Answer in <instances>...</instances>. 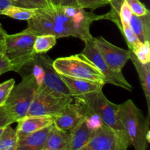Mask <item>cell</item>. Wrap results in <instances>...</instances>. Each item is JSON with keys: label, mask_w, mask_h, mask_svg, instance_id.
Listing matches in <instances>:
<instances>
[{"label": "cell", "mask_w": 150, "mask_h": 150, "mask_svg": "<svg viewBox=\"0 0 150 150\" xmlns=\"http://www.w3.org/2000/svg\"><path fill=\"white\" fill-rule=\"evenodd\" d=\"M102 19H107V14L96 15L78 6L50 4L36 9L25 30L36 35H52L57 39L75 37L85 42L92 38L89 30L91 24Z\"/></svg>", "instance_id": "obj_1"}, {"label": "cell", "mask_w": 150, "mask_h": 150, "mask_svg": "<svg viewBox=\"0 0 150 150\" xmlns=\"http://www.w3.org/2000/svg\"><path fill=\"white\" fill-rule=\"evenodd\" d=\"M117 115L135 149H147L150 143L149 119H145L142 111L131 100L119 104Z\"/></svg>", "instance_id": "obj_2"}, {"label": "cell", "mask_w": 150, "mask_h": 150, "mask_svg": "<svg viewBox=\"0 0 150 150\" xmlns=\"http://www.w3.org/2000/svg\"><path fill=\"white\" fill-rule=\"evenodd\" d=\"M36 37V35L25 29L13 35L7 34L4 37L1 52L10 60L15 72L20 73L34 61L38 54L33 47Z\"/></svg>", "instance_id": "obj_3"}, {"label": "cell", "mask_w": 150, "mask_h": 150, "mask_svg": "<svg viewBox=\"0 0 150 150\" xmlns=\"http://www.w3.org/2000/svg\"><path fill=\"white\" fill-rule=\"evenodd\" d=\"M22 78L18 84L14 85L4 105L6 111L16 122L26 116L38 88L31 72L22 76Z\"/></svg>", "instance_id": "obj_4"}, {"label": "cell", "mask_w": 150, "mask_h": 150, "mask_svg": "<svg viewBox=\"0 0 150 150\" xmlns=\"http://www.w3.org/2000/svg\"><path fill=\"white\" fill-rule=\"evenodd\" d=\"M73 98L81 101L88 114L94 113L97 114L103 124L115 130H124L117 115L119 105L108 100L103 90L96 91Z\"/></svg>", "instance_id": "obj_5"}, {"label": "cell", "mask_w": 150, "mask_h": 150, "mask_svg": "<svg viewBox=\"0 0 150 150\" xmlns=\"http://www.w3.org/2000/svg\"><path fill=\"white\" fill-rule=\"evenodd\" d=\"M53 66L60 75L105 83L102 73L81 54L57 59L53 61Z\"/></svg>", "instance_id": "obj_6"}, {"label": "cell", "mask_w": 150, "mask_h": 150, "mask_svg": "<svg viewBox=\"0 0 150 150\" xmlns=\"http://www.w3.org/2000/svg\"><path fill=\"white\" fill-rule=\"evenodd\" d=\"M73 101V97L59 95L43 86H38L26 116L54 117Z\"/></svg>", "instance_id": "obj_7"}, {"label": "cell", "mask_w": 150, "mask_h": 150, "mask_svg": "<svg viewBox=\"0 0 150 150\" xmlns=\"http://www.w3.org/2000/svg\"><path fill=\"white\" fill-rule=\"evenodd\" d=\"M130 144L125 130H117L102 124L94 130L90 140L82 150H126Z\"/></svg>", "instance_id": "obj_8"}, {"label": "cell", "mask_w": 150, "mask_h": 150, "mask_svg": "<svg viewBox=\"0 0 150 150\" xmlns=\"http://www.w3.org/2000/svg\"><path fill=\"white\" fill-rule=\"evenodd\" d=\"M85 47L81 54L91 62L104 76L105 83H111L114 86H120L129 92L133 91V86L127 81L122 72H116L111 70L103 57L101 55L98 47L94 42L93 37L85 41Z\"/></svg>", "instance_id": "obj_9"}, {"label": "cell", "mask_w": 150, "mask_h": 150, "mask_svg": "<svg viewBox=\"0 0 150 150\" xmlns=\"http://www.w3.org/2000/svg\"><path fill=\"white\" fill-rule=\"evenodd\" d=\"M73 99L76 101L75 103H70L62 111L53 117L54 126L60 130L70 131L88 116L87 111L81 101L76 98Z\"/></svg>", "instance_id": "obj_10"}, {"label": "cell", "mask_w": 150, "mask_h": 150, "mask_svg": "<svg viewBox=\"0 0 150 150\" xmlns=\"http://www.w3.org/2000/svg\"><path fill=\"white\" fill-rule=\"evenodd\" d=\"M35 60L40 64L44 70V79L42 84L44 87L57 95L73 97L69 88L54 69L53 60L50 57L43 54H38Z\"/></svg>", "instance_id": "obj_11"}, {"label": "cell", "mask_w": 150, "mask_h": 150, "mask_svg": "<svg viewBox=\"0 0 150 150\" xmlns=\"http://www.w3.org/2000/svg\"><path fill=\"white\" fill-rule=\"evenodd\" d=\"M93 40L104 60L111 70L122 72L123 67L130 59V50L127 51L116 46L102 37H93Z\"/></svg>", "instance_id": "obj_12"}, {"label": "cell", "mask_w": 150, "mask_h": 150, "mask_svg": "<svg viewBox=\"0 0 150 150\" xmlns=\"http://www.w3.org/2000/svg\"><path fill=\"white\" fill-rule=\"evenodd\" d=\"M60 76L70 90L73 98L96 91L103 90V87L105 85V83L102 82L88 79H78L63 75H60Z\"/></svg>", "instance_id": "obj_13"}, {"label": "cell", "mask_w": 150, "mask_h": 150, "mask_svg": "<svg viewBox=\"0 0 150 150\" xmlns=\"http://www.w3.org/2000/svg\"><path fill=\"white\" fill-rule=\"evenodd\" d=\"M17 122L18 126L16 130L18 139L54 124L53 117L48 116H26Z\"/></svg>", "instance_id": "obj_14"}, {"label": "cell", "mask_w": 150, "mask_h": 150, "mask_svg": "<svg viewBox=\"0 0 150 150\" xmlns=\"http://www.w3.org/2000/svg\"><path fill=\"white\" fill-rule=\"evenodd\" d=\"M54 124L18 139L16 150H43Z\"/></svg>", "instance_id": "obj_15"}, {"label": "cell", "mask_w": 150, "mask_h": 150, "mask_svg": "<svg viewBox=\"0 0 150 150\" xmlns=\"http://www.w3.org/2000/svg\"><path fill=\"white\" fill-rule=\"evenodd\" d=\"M94 130L88 126L86 119L70 130V143L67 150H82L89 142Z\"/></svg>", "instance_id": "obj_16"}, {"label": "cell", "mask_w": 150, "mask_h": 150, "mask_svg": "<svg viewBox=\"0 0 150 150\" xmlns=\"http://www.w3.org/2000/svg\"><path fill=\"white\" fill-rule=\"evenodd\" d=\"M130 59L133 62L138 75L144 95L146 97L148 107V119H149L150 111V62L143 64L138 60L134 53L130 50Z\"/></svg>", "instance_id": "obj_17"}, {"label": "cell", "mask_w": 150, "mask_h": 150, "mask_svg": "<svg viewBox=\"0 0 150 150\" xmlns=\"http://www.w3.org/2000/svg\"><path fill=\"white\" fill-rule=\"evenodd\" d=\"M70 139V131L60 130L53 125L43 150H67Z\"/></svg>", "instance_id": "obj_18"}, {"label": "cell", "mask_w": 150, "mask_h": 150, "mask_svg": "<svg viewBox=\"0 0 150 150\" xmlns=\"http://www.w3.org/2000/svg\"><path fill=\"white\" fill-rule=\"evenodd\" d=\"M130 26L142 43L150 41V13L143 16L132 14Z\"/></svg>", "instance_id": "obj_19"}, {"label": "cell", "mask_w": 150, "mask_h": 150, "mask_svg": "<svg viewBox=\"0 0 150 150\" xmlns=\"http://www.w3.org/2000/svg\"><path fill=\"white\" fill-rule=\"evenodd\" d=\"M36 9L27 8L18 5H10L7 7L1 13V16H5L18 21L30 20L35 14Z\"/></svg>", "instance_id": "obj_20"}, {"label": "cell", "mask_w": 150, "mask_h": 150, "mask_svg": "<svg viewBox=\"0 0 150 150\" xmlns=\"http://www.w3.org/2000/svg\"><path fill=\"white\" fill-rule=\"evenodd\" d=\"M11 125L5 126L0 136V150H16L18 142V136L16 130Z\"/></svg>", "instance_id": "obj_21"}, {"label": "cell", "mask_w": 150, "mask_h": 150, "mask_svg": "<svg viewBox=\"0 0 150 150\" xmlns=\"http://www.w3.org/2000/svg\"><path fill=\"white\" fill-rule=\"evenodd\" d=\"M57 38L52 35H37L34 42V50L36 54H45L57 43Z\"/></svg>", "instance_id": "obj_22"}, {"label": "cell", "mask_w": 150, "mask_h": 150, "mask_svg": "<svg viewBox=\"0 0 150 150\" xmlns=\"http://www.w3.org/2000/svg\"><path fill=\"white\" fill-rule=\"evenodd\" d=\"M117 26L125 39L129 50L133 52L136 51V50L142 45V42L137 38L132 28L130 27V23H120Z\"/></svg>", "instance_id": "obj_23"}, {"label": "cell", "mask_w": 150, "mask_h": 150, "mask_svg": "<svg viewBox=\"0 0 150 150\" xmlns=\"http://www.w3.org/2000/svg\"><path fill=\"white\" fill-rule=\"evenodd\" d=\"M112 0H76L78 7L86 9H90L94 10L99 7L110 4Z\"/></svg>", "instance_id": "obj_24"}, {"label": "cell", "mask_w": 150, "mask_h": 150, "mask_svg": "<svg viewBox=\"0 0 150 150\" xmlns=\"http://www.w3.org/2000/svg\"><path fill=\"white\" fill-rule=\"evenodd\" d=\"M138 60L143 64L150 62V42L149 41L142 43V45L133 52Z\"/></svg>", "instance_id": "obj_25"}, {"label": "cell", "mask_w": 150, "mask_h": 150, "mask_svg": "<svg viewBox=\"0 0 150 150\" xmlns=\"http://www.w3.org/2000/svg\"><path fill=\"white\" fill-rule=\"evenodd\" d=\"M14 85L15 80L13 79L0 83V107L4 105Z\"/></svg>", "instance_id": "obj_26"}, {"label": "cell", "mask_w": 150, "mask_h": 150, "mask_svg": "<svg viewBox=\"0 0 150 150\" xmlns=\"http://www.w3.org/2000/svg\"><path fill=\"white\" fill-rule=\"evenodd\" d=\"M131 10L132 13L138 16H143L149 13V10L140 0H125Z\"/></svg>", "instance_id": "obj_27"}, {"label": "cell", "mask_w": 150, "mask_h": 150, "mask_svg": "<svg viewBox=\"0 0 150 150\" xmlns=\"http://www.w3.org/2000/svg\"><path fill=\"white\" fill-rule=\"evenodd\" d=\"M132 14L133 13H132L129 5L125 0H123L121 6H120V11H119L120 23H130Z\"/></svg>", "instance_id": "obj_28"}, {"label": "cell", "mask_w": 150, "mask_h": 150, "mask_svg": "<svg viewBox=\"0 0 150 150\" xmlns=\"http://www.w3.org/2000/svg\"><path fill=\"white\" fill-rule=\"evenodd\" d=\"M19 2L23 7L32 9L44 8L51 4L48 0H19Z\"/></svg>", "instance_id": "obj_29"}, {"label": "cell", "mask_w": 150, "mask_h": 150, "mask_svg": "<svg viewBox=\"0 0 150 150\" xmlns=\"http://www.w3.org/2000/svg\"><path fill=\"white\" fill-rule=\"evenodd\" d=\"M10 71H14L11 62L3 53L0 52V76Z\"/></svg>", "instance_id": "obj_30"}, {"label": "cell", "mask_w": 150, "mask_h": 150, "mask_svg": "<svg viewBox=\"0 0 150 150\" xmlns=\"http://www.w3.org/2000/svg\"><path fill=\"white\" fill-rule=\"evenodd\" d=\"M16 122V120L10 117V114L7 113L4 105L0 107V127H4L8 125H12L13 123Z\"/></svg>", "instance_id": "obj_31"}, {"label": "cell", "mask_w": 150, "mask_h": 150, "mask_svg": "<svg viewBox=\"0 0 150 150\" xmlns=\"http://www.w3.org/2000/svg\"><path fill=\"white\" fill-rule=\"evenodd\" d=\"M10 5H18L23 7L20 3L15 0H0V16H1V13L4 10Z\"/></svg>", "instance_id": "obj_32"}, {"label": "cell", "mask_w": 150, "mask_h": 150, "mask_svg": "<svg viewBox=\"0 0 150 150\" xmlns=\"http://www.w3.org/2000/svg\"><path fill=\"white\" fill-rule=\"evenodd\" d=\"M7 34V33L6 32V31L4 30V28L2 27L1 23H0V52L1 51V48H2V44L4 39V37L6 36Z\"/></svg>", "instance_id": "obj_33"}, {"label": "cell", "mask_w": 150, "mask_h": 150, "mask_svg": "<svg viewBox=\"0 0 150 150\" xmlns=\"http://www.w3.org/2000/svg\"><path fill=\"white\" fill-rule=\"evenodd\" d=\"M61 5L77 6L76 0H62Z\"/></svg>", "instance_id": "obj_34"}, {"label": "cell", "mask_w": 150, "mask_h": 150, "mask_svg": "<svg viewBox=\"0 0 150 150\" xmlns=\"http://www.w3.org/2000/svg\"><path fill=\"white\" fill-rule=\"evenodd\" d=\"M50 2V4L51 5H54V6H59V5H61V3H62V0H48Z\"/></svg>", "instance_id": "obj_35"}, {"label": "cell", "mask_w": 150, "mask_h": 150, "mask_svg": "<svg viewBox=\"0 0 150 150\" xmlns=\"http://www.w3.org/2000/svg\"><path fill=\"white\" fill-rule=\"evenodd\" d=\"M6 126H7V125H6ZM4 127H5V126H4ZM4 127H0V136H1V133H2L3 130H4Z\"/></svg>", "instance_id": "obj_36"}, {"label": "cell", "mask_w": 150, "mask_h": 150, "mask_svg": "<svg viewBox=\"0 0 150 150\" xmlns=\"http://www.w3.org/2000/svg\"><path fill=\"white\" fill-rule=\"evenodd\" d=\"M15 1H18V2H19V0H15ZM19 3H20V2H19ZM20 4H21V3H20Z\"/></svg>", "instance_id": "obj_37"}]
</instances>
